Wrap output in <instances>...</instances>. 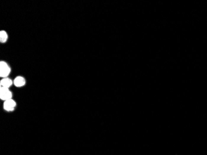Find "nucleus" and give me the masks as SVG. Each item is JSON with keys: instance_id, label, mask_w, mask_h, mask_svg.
Wrapping results in <instances>:
<instances>
[{"instance_id": "1", "label": "nucleus", "mask_w": 207, "mask_h": 155, "mask_svg": "<svg viewBox=\"0 0 207 155\" xmlns=\"http://www.w3.org/2000/svg\"><path fill=\"white\" fill-rule=\"evenodd\" d=\"M11 73V68L8 64L3 61L0 62V76L1 78H7Z\"/></svg>"}, {"instance_id": "2", "label": "nucleus", "mask_w": 207, "mask_h": 155, "mask_svg": "<svg viewBox=\"0 0 207 155\" xmlns=\"http://www.w3.org/2000/svg\"><path fill=\"white\" fill-rule=\"evenodd\" d=\"M12 94L8 88L0 87V99L5 101L12 99Z\"/></svg>"}, {"instance_id": "3", "label": "nucleus", "mask_w": 207, "mask_h": 155, "mask_svg": "<svg viewBox=\"0 0 207 155\" xmlns=\"http://www.w3.org/2000/svg\"><path fill=\"white\" fill-rule=\"evenodd\" d=\"M16 106V102L12 99L4 101L3 109L6 111L8 112L13 111L15 109Z\"/></svg>"}, {"instance_id": "4", "label": "nucleus", "mask_w": 207, "mask_h": 155, "mask_svg": "<svg viewBox=\"0 0 207 155\" xmlns=\"http://www.w3.org/2000/svg\"><path fill=\"white\" fill-rule=\"evenodd\" d=\"M13 83L15 86L20 88L22 87L25 84V80L22 76H17L13 81Z\"/></svg>"}, {"instance_id": "5", "label": "nucleus", "mask_w": 207, "mask_h": 155, "mask_svg": "<svg viewBox=\"0 0 207 155\" xmlns=\"http://www.w3.org/2000/svg\"><path fill=\"white\" fill-rule=\"evenodd\" d=\"M12 84H13V81L8 77L4 78H3L1 80V81H0V86H1V87H4V88H9V87L11 86Z\"/></svg>"}, {"instance_id": "6", "label": "nucleus", "mask_w": 207, "mask_h": 155, "mask_svg": "<svg viewBox=\"0 0 207 155\" xmlns=\"http://www.w3.org/2000/svg\"><path fill=\"white\" fill-rule=\"evenodd\" d=\"M8 38V34L4 30H1L0 32V42L1 43H5Z\"/></svg>"}]
</instances>
